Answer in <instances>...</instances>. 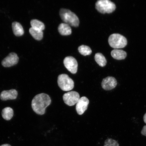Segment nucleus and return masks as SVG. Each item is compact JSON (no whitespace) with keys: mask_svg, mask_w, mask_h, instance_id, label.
Here are the masks:
<instances>
[{"mask_svg":"<svg viewBox=\"0 0 146 146\" xmlns=\"http://www.w3.org/2000/svg\"><path fill=\"white\" fill-rule=\"evenodd\" d=\"M64 66L69 72L72 74H76L77 72L78 63L74 57L72 56H67L64 60Z\"/></svg>","mask_w":146,"mask_h":146,"instance_id":"0eeeda50","label":"nucleus"},{"mask_svg":"<svg viewBox=\"0 0 146 146\" xmlns=\"http://www.w3.org/2000/svg\"><path fill=\"white\" fill-rule=\"evenodd\" d=\"M78 52L84 56L90 55L92 52L90 47L85 45L80 46L78 48Z\"/></svg>","mask_w":146,"mask_h":146,"instance_id":"6ab92c4d","label":"nucleus"},{"mask_svg":"<svg viewBox=\"0 0 146 146\" xmlns=\"http://www.w3.org/2000/svg\"><path fill=\"white\" fill-rule=\"evenodd\" d=\"M51 103V98L48 95L43 93L38 94L32 100V108L36 114L43 115L45 114L46 109Z\"/></svg>","mask_w":146,"mask_h":146,"instance_id":"f257e3e1","label":"nucleus"},{"mask_svg":"<svg viewBox=\"0 0 146 146\" xmlns=\"http://www.w3.org/2000/svg\"><path fill=\"white\" fill-rule=\"evenodd\" d=\"M117 85V82L114 78L108 76L103 80L102 83V88L106 90H110L113 89Z\"/></svg>","mask_w":146,"mask_h":146,"instance_id":"1a4fd4ad","label":"nucleus"},{"mask_svg":"<svg viewBox=\"0 0 146 146\" xmlns=\"http://www.w3.org/2000/svg\"><path fill=\"white\" fill-rule=\"evenodd\" d=\"M17 91L15 89H12L10 90L2 91L0 96V98L1 100H15L17 98Z\"/></svg>","mask_w":146,"mask_h":146,"instance_id":"9b49d317","label":"nucleus"},{"mask_svg":"<svg viewBox=\"0 0 146 146\" xmlns=\"http://www.w3.org/2000/svg\"><path fill=\"white\" fill-rule=\"evenodd\" d=\"M19 60L17 54L11 53L5 58L2 62V64L5 67H10L17 64Z\"/></svg>","mask_w":146,"mask_h":146,"instance_id":"9d476101","label":"nucleus"},{"mask_svg":"<svg viewBox=\"0 0 146 146\" xmlns=\"http://www.w3.org/2000/svg\"><path fill=\"white\" fill-rule=\"evenodd\" d=\"M58 83L60 88L64 91H70L74 88V81L66 74H61L58 76Z\"/></svg>","mask_w":146,"mask_h":146,"instance_id":"39448f33","label":"nucleus"},{"mask_svg":"<svg viewBox=\"0 0 146 146\" xmlns=\"http://www.w3.org/2000/svg\"><path fill=\"white\" fill-rule=\"evenodd\" d=\"M59 14L62 20L69 25L77 27L79 26V19L76 15L68 9H61Z\"/></svg>","mask_w":146,"mask_h":146,"instance_id":"f03ea898","label":"nucleus"},{"mask_svg":"<svg viewBox=\"0 0 146 146\" xmlns=\"http://www.w3.org/2000/svg\"><path fill=\"white\" fill-rule=\"evenodd\" d=\"M58 30L59 33L63 36L70 35L72 33L70 25L65 23L60 24L58 27Z\"/></svg>","mask_w":146,"mask_h":146,"instance_id":"f8f14e48","label":"nucleus"},{"mask_svg":"<svg viewBox=\"0 0 146 146\" xmlns=\"http://www.w3.org/2000/svg\"><path fill=\"white\" fill-rule=\"evenodd\" d=\"M95 60L96 63L100 66L104 67L107 64V60L105 56L100 53H96L94 56Z\"/></svg>","mask_w":146,"mask_h":146,"instance_id":"f3484780","label":"nucleus"},{"mask_svg":"<svg viewBox=\"0 0 146 146\" xmlns=\"http://www.w3.org/2000/svg\"><path fill=\"white\" fill-rule=\"evenodd\" d=\"M63 98L66 104L71 106L77 103L80 99V96L77 92L72 91L64 94Z\"/></svg>","mask_w":146,"mask_h":146,"instance_id":"423d86ee","label":"nucleus"},{"mask_svg":"<svg viewBox=\"0 0 146 146\" xmlns=\"http://www.w3.org/2000/svg\"><path fill=\"white\" fill-rule=\"evenodd\" d=\"M111 56L114 59L117 60H123L126 57V52L122 50L114 49L111 52Z\"/></svg>","mask_w":146,"mask_h":146,"instance_id":"ddd939ff","label":"nucleus"},{"mask_svg":"<svg viewBox=\"0 0 146 146\" xmlns=\"http://www.w3.org/2000/svg\"><path fill=\"white\" fill-rule=\"evenodd\" d=\"M104 146H119V144L116 140L108 138L105 141Z\"/></svg>","mask_w":146,"mask_h":146,"instance_id":"aec40b11","label":"nucleus"},{"mask_svg":"<svg viewBox=\"0 0 146 146\" xmlns=\"http://www.w3.org/2000/svg\"><path fill=\"white\" fill-rule=\"evenodd\" d=\"M12 27L15 35L17 36H20L23 35L24 31L23 27L21 24L15 22L13 23Z\"/></svg>","mask_w":146,"mask_h":146,"instance_id":"4468645a","label":"nucleus"},{"mask_svg":"<svg viewBox=\"0 0 146 146\" xmlns=\"http://www.w3.org/2000/svg\"><path fill=\"white\" fill-rule=\"evenodd\" d=\"M143 120L145 123L146 124V113L143 116Z\"/></svg>","mask_w":146,"mask_h":146,"instance_id":"4be33fe9","label":"nucleus"},{"mask_svg":"<svg viewBox=\"0 0 146 146\" xmlns=\"http://www.w3.org/2000/svg\"><path fill=\"white\" fill-rule=\"evenodd\" d=\"M14 115L13 110L10 107H6L3 109L2 112V115L5 120H9L11 119Z\"/></svg>","mask_w":146,"mask_h":146,"instance_id":"2eb2a0df","label":"nucleus"},{"mask_svg":"<svg viewBox=\"0 0 146 146\" xmlns=\"http://www.w3.org/2000/svg\"><path fill=\"white\" fill-rule=\"evenodd\" d=\"M29 32L33 37L37 40H40L43 38V33L42 31L36 30L31 27Z\"/></svg>","mask_w":146,"mask_h":146,"instance_id":"a211bd4d","label":"nucleus"},{"mask_svg":"<svg viewBox=\"0 0 146 146\" xmlns=\"http://www.w3.org/2000/svg\"><path fill=\"white\" fill-rule=\"evenodd\" d=\"M141 134L146 136V125L144 126L141 132Z\"/></svg>","mask_w":146,"mask_h":146,"instance_id":"412c9836","label":"nucleus"},{"mask_svg":"<svg viewBox=\"0 0 146 146\" xmlns=\"http://www.w3.org/2000/svg\"><path fill=\"white\" fill-rule=\"evenodd\" d=\"M0 146H11L10 145H9V144H4V145H2Z\"/></svg>","mask_w":146,"mask_h":146,"instance_id":"5701e85b","label":"nucleus"},{"mask_svg":"<svg viewBox=\"0 0 146 146\" xmlns=\"http://www.w3.org/2000/svg\"><path fill=\"white\" fill-rule=\"evenodd\" d=\"M108 42L111 47L115 49L124 48L127 44L126 38L118 34H113L110 36Z\"/></svg>","mask_w":146,"mask_h":146,"instance_id":"20e7f679","label":"nucleus"},{"mask_svg":"<svg viewBox=\"0 0 146 146\" xmlns=\"http://www.w3.org/2000/svg\"><path fill=\"white\" fill-rule=\"evenodd\" d=\"M96 8L102 14L111 13L115 10V5L109 0H99L96 3Z\"/></svg>","mask_w":146,"mask_h":146,"instance_id":"7ed1b4c3","label":"nucleus"},{"mask_svg":"<svg viewBox=\"0 0 146 146\" xmlns=\"http://www.w3.org/2000/svg\"><path fill=\"white\" fill-rule=\"evenodd\" d=\"M89 103V100L86 97L80 98L76 106V110L78 115H81L85 112L87 109Z\"/></svg>","mask_w":146,"mask_h":146,"instance_id":"6e6552de","label":"nucleus"},{"mask_svg":"<svg viewBox=\"0 0 146 146\" xmlns=\"http://www.w3.org/2000/svg\"><path fill=\"white\" fill-rule=\"evenodd\" d=\"M31 25L32 28L42 31L45 28L44 24L38 20H32L31 22Z\"/></svg>","mask_w":146,"mask_h":146,"instance_id":"dca6fc26","label":"nucleus"}]
</instances>
